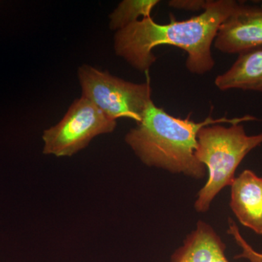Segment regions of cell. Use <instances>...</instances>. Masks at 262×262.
<instances>
[{"label":"cell","mask_w":262,"mask_h":262,"mask_svg":"<svg viewBox=\"0 0 262 262\" xmlns=\"http://www.w3.org/2000/svg\"><path fill=\"white\" fill-rule=\"evenodd\" d=\"M239 4L233 0H211L198 16L171 20L168 24L155 23L151 17L141 19L115 33V53L133 68L144 72L156 61L155 48L175 46L187 52L186 67L191 73L204 75L215 65L211 46L220 26Z\"/></svg>","instance_id":"obj_1"},{"label":"cell","mask_w":262,"mask_h":262,"mask_svg":"<svg viewBox=\"0 0 262 262\" xmlns=\"http://www.w3.org/2000/svg\"><path fill=\"white\" fill-rule=\"evenodd\" d=\"M189 117L182 119L172 116L155 106L152 101L137 126L125 136V142L147 166L200 180L207 173L206 166L196 156L198 134L201 129L213 124H235L256 120L251 116L216 120L209 117L204 121L195 122Z\"/></svg>","instance_id":"obj_2"},{"label":"cell","mask_w":262,"mask_h":262,"mask_svg":"<svg viewBox=\"0 0 262 262\" xmlns=\"http://www.w3.org/2000/svg\"><path fill=\"white\" fill-rule=\"evenodd\" d=\"M262 144V133L248 136L239 123L226 127L213 124L198 134L196 156L206 166L208 180L198 193L194 208L198 213L209 210L219 193L231 186L236 170L250 151Z\"/></svg>","instance_id":"obj_3"},{"label":"cell","mask_w":262,"mask_h":262,"mask_svg":"<svg viewBox=\"0 0 262 262\" xmlns=\"http://www.w3.org/2000/svg\"><path fill=\"white\" fill-rule=\"evenodd\" d=\"M77 77L81 96L115 120L125 117L139 123L152 101L149 82L134 83L88 64L79 67Z\"/></svg>","instance_id":"obj_4"},{"label":"cell","mask_w":262,"mask_h":262,"mask_svg":"<svg viewBox=\"0 0 262 262\" xmlns=\"http://www.w3.org/2000/svg\"><path fill=\"white\" fill-rule=\"evenodd\" d=\"M116 127L117 120L81 96L71 104L61 121L43 132V153L58 158L72 156L96 136L113 133Z\"/></svg>","instance_id":"obj_5"},{"label":"cell","mask_w":262,"mask_h":262,"mask_svg":"<svg viewBox=\"0 0 262 262\" xmlns=\"http://www.w3.org/2000/svg\"><path fill=\"white\" fill-rule=\"evenodd\" d=\"M213 44L229 54L262 48V6L239 3L220 26Z\"/></svg>","instance_id":"obj_6"},{"label":"cell","mask_w":262,"mask_h":262,"mask_svg":"<svg viewBox=\"0 0 262 262\" xmlns=\"http://www.w3.org/2000/svg\"><path fill=\"white\" fill-rule=\"evenodd\" d=\"M229 206L241 225L262 235V178L245 170L231 184Z\"/></svg>","instance_id":"obj_7"},{"label":"cell","mask_w":262,"mask_h":262,"mask_svg":"<svg viewBox=\"0 0 262 262\" xmlns=\"http://www.w3.org/2000/svg\"><path fill=\"white\" fill-rule=\"evenodd\" d=\"M225 251L226 245L214 229L200 220L172 254L170 262H230Z\"/></svg>","instance_id":"obj_8"},{"label":"cell","mask_w":262,"mask_h":262,"mask_svg":"<svg viewBox=\"0 0 262 262\" xmlns=\"http://www.w3.org/2000/svg\"><path fill=\"white\" fill-rule=\"evenodd\" d=\"M238 55L233 65L215 78V86L222 91L239 89L262 92V48Z\"/></svg>","instance_id":"obj_9"},{"label":"cell","mask_w":262,"mask_h":262,"mask_svg":"<svg viewBox=\"0 0 262 262\" xmlns=\"http://www.w3.org/2000/svg\"><path fill=\"white\" fill-rule=\"evenodd\" d=\"M159 3L158 0H123L108 16V27L111 30L118 32L139 21L140 17L149 18Z\"/></svg>","instance_id":"obj_10"},{"label":"cell","mask_w":262,"mask_h":262,"mask_svg":"<svg viewBox=\"0 0 262 262\" xmlns=\"http://www.w3.org/2000/svg\"><path fill=\"white\" fill-rule=\"evenodd\" d=\"M227 233L232 236L236 244L238 245L242 249V252L234 256L235 259L248 260L249 262H262V253L258 252L253 249L247 241L243 237L239 232L238 227L232 219H229V229Z\"/></svg>","instance_id":"obj_11"},{"label":"cell","mask_w":262,"mask_h":262,"mask_svg":"<svg viewBox=\"0 0 262 262\" xmlns=\"http://www.w3.org/2000/svg\"><path fill=\"white\" fill-rule=\"evenodd\" d=\"M209 3L210 1L206 0H171L169 2L168 5L176 9L198 11L206 10Z\"/></svg>","instance_id":"obj_12"}]
</instances>
